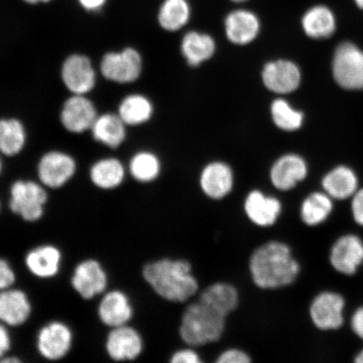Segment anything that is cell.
<instances>
[{"instance_id":"14","label":"cell","mask_w":363,"mask_h":363,"mask_svg":"<svg viewBox=\"0 0 363 363\" xmlns=\"http://www.w3.org/2000/svg\"><path fill=\"white\" fill-rule=\"evenodd\" d=\"M199 184L202 193L208 199L214 201H223L234 189V172L224 162L208 163L199 175Z\"/></svg>"},{"instance_id":"1","label":"cell","mask_w":363,"mask_h":363,"mask_svg":"<svg viewBox=\"0 0 363 363\" xmlns=\"http://www.w3.org/2000/svg\"><path fill=\"white\" fill-rule=\"evenodd\" d=\"M250 278L257 288L277 290L296 281L301 264L291 247L279 240H270L253 250L248 261Z\"/></svg>"},{"instance_id":"46","label":"cell","mask_w":363,"mask_h":363,"mask_svg":"<svg viewBox=\"0 0 363 363\" xmlns=\"http://www.w3.org/2000/svg\"><path fill=\"white\" fill-rule=\"evenodd\" d=\"M230 1H233L234 3H244L248 1V0H230Z\"/></svg>"},{"instance_id":"34","label":"cell","mask_w":363,"mask_h":363,"mask_svg":"<svg viewBox=\"0 0 363 363\" xmlns=\"http://www.w3.org/2000/svg\"><path fill=\"white\" fill-rule=\"evenodd\" d=\"M272 121L278 128L285 131H295L301 128L303 113L295 110L284 99H276L270 108Z\"/></svg>"},{"instance_id":"13","label":"cell","mask_w":363,"mask_h":363,"mask_svg":"<svg viewBox=\"0 0 363 363\" xmlns=\"http://www.w3.org/2000/svg\"><path fill=\"white\" fill-rule=\"evenodd\" d=\"M345 299L330 291L317 294L310 306L312 323L321 330H338L344 323Z\"/></svg>"},{"instance_id":"25","label":"cell","mask_w":363,"mask_h":363,"mask_svg":"<svg viewBox=\"0 0 363 363\" xmlns=\"http://www.w3.org/2000/svg\"><path fill=\"white\" fill-rule=\"evenodd\" d=\"M358 186L357 177L350 167L339 166L322 179V187L331 199L342 201L353 196Z\"/></svg>"},{"instance_id":"6","label":"cell","mask_w":363,"mask_h":363,"mask_svg":"<svg viewBox=\"0 0 363 363\" xmlns=\"http://www.w3.org/2000/svg\"><path fill=\"white\" fill-rule=\"evenodd\" d=\"M333 72L340 87L349 90L363 89V52L356 45L344 43L335 50Z\"/></svg>"},{"instance_id":"48","label":"cell","mask_w":363,"mask_h":363,"mask_svg":"<svg viewBox=\"0 0 363 363\" xmlns=\"http://www.w3.org/2000/svg\"><path fill=\"white\" fill-rule=\"evenodd\" d=\"M0 211H1V204H0Z\"/></svg>"},{"instance_id":"16","label":"cell","mask_w":363,"mask_h":363,"mask_svg":"<svg viewBox=\"0 0 363 363\" xmlns=\"http://www.w3.org/2000/svg\"><path fill=\"white\" fill-rule=\"evenodd\" d=\"M63 255L53 244L39 245L26 254L24 263L27 271L35 278L49 280L60 274Z\"/></svg>"},{"instance_id":"24","label":"cell","mask_w":363,"mask_h":363,"mask_svg":"<svg viewBox=\"0 0 363 363\" xmlns=\"http://www.w3.org/2000/svg\"><path fill=\"white\" fill-rule=\"evenodd\" d=\"M216 44L211 35L189 31L184 36L181 51L188 65L198 67L214 56Z\"/></svg>"},{"instance_id":"20","label":"cell","mask_w":363,"mask_h":363,"mask_svg":"<svg viewBox=\"0 0 363 363\" xmlns=\"http://www.w3.org/2000/svg\"><path fill=\"white\" fill-rule=\"evenodd\" d=\"M330 262L340 274H355L363 263L362 240L355 235H342L331 247Z\"/></svg>"},{"instance_id":"22","label":"cell","mask_w":363,"mask_h":363,"mask_svg":"<svg viewBox=\"0 0 363 363\" xmlns=\"http://www.w3.org/2000/svg\"><path fill=\"white\" fill-rule=\"evenodd\" d=\"M261 23L255 13L248 10H235L227 15L225 33L229 42L246 45L256 40L260 33Z\"/></svg>"},{"instance_id":"45","label":"cell","mask_w":363,"mask_h":363,"mask_svg":"<svg viewBox=\"0 0 363 363\" xmlns=\"http://www.w3.org/2000/svg\"><path fill=\"white\" fill-rule=\"evenodd\" d=\"M355 3L358 7L363 10V0H355Z\"/></svg>"},{"instance_id":"8","label":"cell","mask_w":363,"mask_h":363,"mask_svg":"<svg viewBox=\"0 0 363 363\" xmlns=\"http://www.w3.org/2000/svg\"><path fill=\"white\" fill-rule=\"evenodd\" d=\"M144 346L142 334L130 324L110 329L104 342V350L113 362L138 359L144 351Z\"/></svg>"},{"instance_id":"36","label":"cell","mask_w":363,"mask_h":363,"mask_svg":"<svg viewBox=\"0 0 363 363\" xmlns=\"http://www.w3.org/2000/svg\"><path fill=\"white\" fill-rule=\"evenodd\" d=\"M17 275L10 262L0 257V291L13 287Z\"/></svg>"},{"instance_id":"39","label":"cell","mask_w":363,"mask_h":363,"mask_svg":"<svg viewBox=\"0 0 363 363\" xmlns=\"http://www.w3.org/2000/svg\"><path fill=\"white\" fill-rule=\"evenodd\" d=\"M352 213L356 223L363 226V189L357 190L352 201Z\"/></svg>"},{"instance_id":"21","label":"cell","mask_w":363,"mask_h":363,"mask_svg":"<svg viewBox=\"0 0 363 363\" xmlns=\"http://www.w3.org/2000/svg\"><path fill=\"white\" fill-rule=\"evenodd\" d=\"M97 117L93 102L80 94L67 99L61 112L62 124L72 133H83L91 129Z\"/></svg>"},{"instance_id":"3","label":"cell","mask_w":363,"mask_h":363,"mask_svg":"<svg viewBox=\"0 0 363 363\" xmlns=\"http://www.w3.org/2000/svg\"><path fill=\"white\" fill-rule=\"evenodd\" d=\"M227 317L198 301L189 303L182 314L179 337L185 346L199 348L220 342L226 329Z\"/></svg>"},{"instance_id":"43","label":"cell","mask_w":363,"mask_h":363,"mask_svg":"<svg viewBox=\"0 0 363 363\" xmlns=\"http://www.w3.org/2000/svg\"><path fill=\"white\" fill-rule=\"evenodd\" d=\"M26 4H31V6H35V4H47L50 1H52V0H23Z\"/></svg>"},{"instance_id":"23","label":"cell","mask_w":363,"mask_h":363,"mask_svg":"<svg viewBox=\"0 0 363 363\" xmlns=\"http://www.w3.org/2000/svg\"><path fill=\"white\" fill-rule=\"evenodd\" d=\"M198 301L228 318L238 310L240 296L238 289L228 282L213 283L199 293Z\"/></svg>"},{"instance_id":"17","label":"cell","mask_w":363,"mask_h":363,"mask_svg":"<svg viewBox=\"0 0 363 363\" xmlns=\"http://www.w3.org/2000/svg\"><path fill=\"white\" fill-rule=\"evenodd\" d=\"M62 79L67 89L74 94H88L96 83L92 62L88 57L80 54H74L63 62Z\"/></svg>"},{"instance_id":"27","label":"cell","mask_w":363,"mask_h":363,"mask_svg":"<svg viewBox=\"0 0 363 363\" xmlns=\"http://www.w3.org/2000/svg\"><path fill=\"white\" fill-rule=\"evenodd\" d=\"M125 125L119 115L108 113L98 116L90 130L94 140L106 147L116 149L124 143Z\"/></svg>"},{"instance_id":"40","label":"cell","mask_w":363,"mask_h":363,"mask_svg":"<svg viewBox=\"0 0 363 363\" xmlns=\"http://www.w3.org/2000/svg\"><path fill=\"white\" fill-rule=\"evenodd\" d=\"M351 325L353 333L363 340V306L354 312Z\"/></svg>"},{"instance_id":"33","label":"cell","mask_w":363,"mask_h":363,"mask_svg":"<svg viewBox=\"0 0 363 363\" xmlns=\"http://www.w3.org/2000/svg\"><path fill=\"white\" fill-rule=\"evenodd\" d=\"M161 170L160 160L155 154L152 152H140L136 153L130 162V174L139 183H152L160 175Z\"/></svg>"},{"instance_id":"31","label":"cell","mask_w":363,"mask_h":363,"mask_svg":"<svg viewBox=\"0 0 363 363\" xmlns=\"http://www.w3.org/2000/svg\"><path fill=\"white\" fill-rule=\"evenodd\" d=\"M152 113V104L147 97L131 94L121 103L118 115L126 125H139L151 119Z\"/></svg>"},{"instance_id":"5","label":"cell","mask_w":363,"mask_h":363,"mask_svg":"<svg viewBox=\"0 0 363 363\" xmlns=\"http://www.w3.org/2000/svg\"><path fill=\"white\" fill-rule=\"evenodd\" d=\"M74 334L66 322L54 320L40 328L35 337L40 357L49 362L65 359L74 347Z\"/></svg>"},{"instance_id":"2","label":"cell","mask_w":363,"mask_h":363,"mask_svg":"<svg viewBox=\"0 0 363 363\" xmlns=\"http://www.w3.org/2000/svg\"><path fill=\"white\" fill-rule=\"evenodd\" d=\"M142 275L150 289L163 301L184 303L199 292L191 262L185 258L162 257L143 267Z\"/></svg>"},{"instance_id":"15","label":"cell","mask_w":363,"mask_h":363,"mask_svg":"<svg viewBox=\"0 0 363 363\" xmlns=\"http://www.w3.org/2000/svg\"><path fill=\"white\" fill-rule=\"evenodd\" d=\"M263 84L271 92L288 94L294 92L301 83V72L294 62L289 60L267 62L262 72Z\"/></svg>"},{"instance_id":"26","label":"cell","mask_w":363,"mask_h":363,"mask_svg":"<svg viewBox=\"0 0 363 363\" xmlns=\"http://www.w3.org/2000/svg\"><path fill=\"white\" fill-rule=\"evenodd\" d=\"M302 27L305 33L312 39L330 38L337 28V21L330 9L316 6L308 9L302 18Z\"/></svg>"},{"instance_id":"11","label":"cell","mask_w":363,"mask_h":363,"mask_svg":"<svg viewBox=\"0 0 363 363\" xmlns=\"http://www.w3.org/2000/svg\"><path fill=\"white\" fill-rule=\"evenodd\" d=\"M76 162L68 154L52 151L40 158L38 167L40 183L44 187L58 189L65 186L75 175Z\"/></svg>"},{"instance_id":"19","label":"cell","mask_w":363,"mask_h":363,"mask_svg":"<svg viewBox=\"0 0 363 363\" xmlns=\"http://www.w3.org/2000/svg\"><path fill=\"white\" fill-rule=\"evenodd\" d=\"M33 312V303L24 290L12 287L0 291V322L8 328L26 325Z\"/></svg>"},{"instance_id":"38","label":"cell","mask_w":363,"mask_h":363,"mask_svg":"<svg viewBox=\"0 0 363 363\" xmlns=\"http://www.w3.org/2000/svg\"><path fill=\"white\" fill-rule=\"evenodd\" d=\"M12 348L10 328L0 322V360L9 355Z\"/></svg>"},{"instance_id":"37","label":"cell","mask_w":363,"mask_h":363,"mask_svg":"<svg viewBox=\"0 0 363 363\" xmlns=\"http://www.w3.org/2000/svg\"><path fill=\"white\" fill-rule=\"evenodd\" d=\"M197 348L186 346L179 349L172 354L169 359L171 363H202L203 362L201 354Z\"/></svg>"},{"instance_id":"29","label":"cell","mask_w":363,"mask_h":363,"mask_svg":"<svg viewBox=\"0 0 363 363\" xmlns=\"http://www.w3.org/2000/svg\"><path fill=\"white\" fill-rule=\"evenodd\" d=\"M333 211V199L326 193L314 192L308 195L299 208V216L303 224L317 226L328 219Z\"/></svg>"},{"instance_id":"7","label":"cell","mask_w":363,"mask_h":363,"mask_svg":"<svg viewBox=\"0 0 363 363\" xmlns=\"http://www.w3.org/2000/svg\"><path fill=\"white\" fill-rule=\"evenodd\" d=\"M70 284L84 301H92L107 291L108 275L101 262L87 258L75 266Z\"/></svg>"},{"instance_id":"41","label":"cell","mask_w":363,"mask_h":363,"mask_svg":"<svg viewBox=\"0 0 363 363\" xmlns=\"http://www.w3.org/2000/svg\"><path fill=\"white\" fill-rule=\"evenodd\" d=\"M107 1L108 0H78L80 6L89 12L101 11Z\"/></svg>"},{"instance_id":"18","label":"cell","mask_w":363,"mask_h":363,"mask_svg":"<svg viewBox=\"0 0 363 363\" xmlns=\"http://www.w3.org/2000/svg\"><path fill=\"white\" fill-rule=\"evenodd\" d=\"M308 165L302 157L296 154H286L271 167V184L280 192H288L306 179Z\"/></svg>"},{"instance_id":"10","label":"cell","mask_w":363,"mask_h":363,"mask_svg":"<svg viewBox=\"0 0 363 363\" xmlns=\"http://www.w3.org/2000/svg\"><path fill=\"white\" fill-rule=\"evenodd\" d=\"M243 212L253 225L267 229L278 223L282 216L283 203L279 198L253 189L244 199Z\"/></svg>"},{"instance_id":"44","label":"cell","mask_w":363,"mask_h":363,"mask_svg":"<svg viewBox=\"0 0 363 363\" xmlns=\"http://www.w3.org/2000/svg\"><path fill=\"white\" fill-rule=\"evenodd\" d=\"M354 362L357 363H363V349L359 353L357 354L355 359H354Z\"/></svg>"},{"instance_id":"12","label":"cell","mask_w":363,"mask_h":363,"mask_svg":"<svg viewBox=\"0 0 363 363\" xmlns=\"http://www.w3.org/2000/svg\"><path fill=\"white\" fill-rule=\"evenodd\" d=\"M135 315L128 294L121 289L107 290L102 294L97 307L99 321L108 329L128 325Z\"/></svg>"},{"instance_id":"32","label":"cell","mask_w":363,"mask_h":363,"mask_svg":"<svg viewBox=\"0 0 363 363\" xmlns=\"http://www.w3.org/2000/svg\"><path fill=\"white\" fill-rule=\"evenodd\" d=\"M24 125L16 119H0V152L8 157L17 155L25 147Z\"/></svg>"},{"instance_id":"47","label":"cell","mask_w":363,"mask_h":363,"mask_svg":"<svg viewBox=\"0 0 363 363\" xmlns=\"http://www.w3.org/2000/svg\"><path fill=\"white\" fill-rule=\"evenodd\" d=\"M2 170H3V164H2L1 159H0V174H1Z\"/></svg>"},{"instance_id":"30","label":"cell","mask_w":363,"mask_h":363,"mask_svg":"<svg viewBox=\"0 0 363 363\" xmlns=\"http://www.w3.org/2000/svg\"><path fill=\"white\" fill-rule=\"evenodd\" d=\"M191 8L187 0H164L159 9V25L167 31L179 30L188 24Z\"/></svg>"},{"instance_id":"28","label":"cell","mask_w":363,"mask_h":363,"mask_svg":"<svg viewBox=\"0 0 363 363\" xmlns=\"http://www.w3.org/2000/svg\"><path fill=\"white\" fill-rule=\"evenodd\" d=\"M125 169L116 158H104L91 167L89 178L95 187L102 190L116 189L123 183Z\"/></svg>"},{"instance_id":"42","label":"cell","mask_w":363,"mask_h":363,"mask_svg":"<svg viewBox=\"0 0 363 363\" xmlns=\"http://www.w3.org/2000/svg\"><path fill=\"white\" fill-rule=\"evenodd\" d=\"M1 363H20L22 362L21 358L16 356L7 355L3 359L0 360Z\"/></svg>"},{"instance_id":"9","label":"cell","mask_w":363,"mask_h":363,"mask_svg":"<svg viewBox=\"0 0 363 363\" xmlns=\"http://www.w3.org/2000/svg\"><path fill=\"white\" fill-rule=\"evenodd\" d=\"M101 70L107 80L118 84H130L142 74L143 58L134 48L120 52H108L102 58Z\"/></svg>"},{"instance_id":"4","label":"cell","mask_w":363,"mask_h":363,"mask_svg":"<svg viewBox=\"0 0 363 363\" xmlns=\"http://www.w3.org/2000/svg\"><path fill=\"white\" fill-rule=\"evenodd\" d=\"M47 188L30 180L13 182L10 189L9 208L22 220L35 223L43 219L48 203Z\"/></svg>"},{"instance_id":"35","label":"cell","mask_w":363,"mask_h":363,"mask_svg":"<svg viewBox=\"0 0 363 363\" xmlns=\"http://www.w3.org/2000/svg\"><path fill=\"white\" fill-rule=\"evenodd\" d=\"M252 357L242 349L237 347L227 348L217 356L216 363H250L252 362Z\"/></svg>"}]
</instances>
